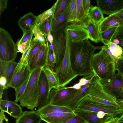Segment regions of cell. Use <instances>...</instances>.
I'll return each instance as SVG.
<instances>
[{"instance_id":"obj_1","label":"cell","mask_w":123,"mask_h":123,"mask_svg":"<svg viewBox=\"0 0 123 123\" xmlns=\"http://www.w3.org/2000/svg\"><path fill=\"white\" fill-rule=\"evenodd\" d=\"M96 49V46L92 45L88 40L77 43L72 42L71 63L73 71L78 76L89 79L95 75L92 68L91 62Z\"/></svg>"},{"instance_id":"obj_2","label":"cell","mask_w":123,"mask_h":123,"mask_svg":"<svg viewBox=\"0 0 123 123\" xmlns=\"http://www.w3.org/2000/svg\"><path fill=\"white\" fill-rule=\"evenodd\" d=\"M84 98L101 104L120 108L116 96L104 86L99 78L95 75L92 80Z\"/></svg>"},{"instance_id":"obj_3","label":"cell","mask_w":123,"mask_h":123,"mask_svg":"<svg viewBox=\"0 0 123 123\" xmlns=\"http://www.w3.org/2000/svg\"><path fill=\"white\" fill-rule=\"evenodd\" d=\"M91 66L95 74L99 77L103 84L109 82L116 74L115 63L103 49L93 55Z\"/></svg>"},{"instance_id":"obj_4","label":"cell","mask_w":123,"mask_h":123,"mask_svg":"<svg viewBox=\"0 0 123 123\" xmlns=\"http://www.w3.org/2000/svg\"><path fill=\"white\" fill-rule=\"evenodd\" d=\"M43 68H37L30 73L27 86L19 101L21 106L31 111L37 107L39 98V80Z\"/></svg>"},{"instance_id":"obj_5","label":"cell","mask_w":123,"mask_h":123,"mask_svg":"<svg viewBox=\"0 0 123 123\" xmlns=\"http://www.w3.org/2000/svg\"><path fill=\"white\" fill-rule=\"evenodd\" d=\"M66 47L63 59L60 66L54 69L58 80L59 87L66 86L78 76L73 71L70 57V49L72 42L71 38L66 31Z\"/></svg>"},{"instance_id":"obj_6","label":"cell","mask_w":123,"mask_h":123,"mask_svg":"<svg viewBox=\"0 0 123 123\" xmlns=\"http://www.w3.org/2000/svg\"><path fill=\"white\" fill-rule=\"evenodd\" d=\"M18 52L17 46L9 32L0 28V60L14 61Z\"/></svg>"},{"instance_id":"obj_7","label":"cell","mask_w":123,"mask_h":123,"mask_svg":"<svg viewBox=\"0 0 123 123\" xmlns=\"http://www.w3.org/2000/svg\"><path fill=\"white\" fill-rule=\"evenodd\" d=\"M80 90L75 89L73 86L52 89L51 90L49 94L50 104L67 107L78 95Z\"/></svg>"},{"instance_id":"obj_8","label":"cell","mask_w":123,"mask_h":123,"mask_svg":"<svg viewBox=\"0 0 123 123\" xmlns=\"http://www.w3.org/2000/svg\"><path fill=\"white\" fill-rule=\"evenodd\" d=\"M51 32L53 37V44L56 57L55 69L60 66L64 57L66 47V35L65 28Z\"/></svg>"},{"instance_id":"obj_9","label":"cell","mask_w":123,"mask_h":123,"mask_svg":"<svg viewBox=\"0 0 123 123\" xmlns=\"http://www.w3.org/2000/svg\"><path fill=\"white\" fill-rule=\"evenodd\" d=\"M76 109L94 112L102 111L115 116L122 112L119 108L98 104L85 98L80 102Z\"/></svg>"},{"instance_id":"obj_10","label":"cell","mask_w":123,"mask_h":123,"mask_svg":"<svg viewBox=\"0 0 123 123\" xmlns=\"http://www.w3.org/2000/svg\"><path fill=\"white\" fill-rule=\"evenodd\" d=\"M29 65L27 63L19 61L14 71L8 87L15 89L22 85L30 75Z\"/></svg>"},{"instance_id":"obj_11","label":"cell","mask_w":123,"mask_h":123,"mask_svg":"<svg viewBox=\"0 0 123 123\" xmlns=\"http://www.w3.org/2000/svg\"><path fill=\"white\" fill-rule=\"evenodd\" d=\"M73 112L87 123H104L115 116L102 111L94 112L76 109Z\"/></svg>"},{"instance_id":"obj_12","label":"cell","mask_w":123,"mask_h":123,"mask_svg":"<svg viewBox=\"0 0 123 123\" xmlns=\"http://www.w3.org/2000/svg\"><path fill=\"white\" fill-rule=\"evenodd\" d=\"M39 98L37 108L39 109L50 104V90L49 82L42 69L40 75L39 82Z\"/></svg>"},{"instance_id":"obj_13","label":"cell","mask_w":123,"mask_h":123,"mask_svg":"<svg viewBox=\"0 0 123 123\" xmlns=\"http://www.w3.org/2000/svg\"><path fill=\"white\" fill-rule=\"evenodd\" d=\"M46 45H42L40 49L32 58L28 64L30 73L39 68H43L47 66V59L49 51L48 41L47 36H44Z\"/></svg>"},{"instance_id":"obj_14","label":"cell","mask_w":123,"mask_h":123,"mask_svg":"<svg viewBox=\"0 0 123 123\" xmlns=\"http://www.w3.org/2000/svg\"><path fill=\"white\" fill-rule=\"evenodd\" d=\"M74 43H77L90 39L88 32L86 28L71 24L65 28Z\"/></svg>"},{"instance_id":"obj_15","label":"cell","mask_w":123,"mask_h":123,"mask_svg":"<svg viewBox=\"0 0 123 123\" xmlns=\"http://www.w3.org/2000/svg\"><path fill=\"white\" fill-rule=\"evenodd\" d=\"M97 6L103 14L109 16L123 8V0H97Z\"/></svg>"},{"instance_id":"obj_16","label":"cell","mask_w":123,"mask_h":123,"mask_svg":"<svg viewBox=\"0 0 123 123\" xmlns=\"http://www.w3.org/2000/svg\"><path fill=\"white\" fill-rule=\"evenodd\" d=\"M0 109L1 111L7 113L16 119L23 112L22 108L15 102L2 99H0Z\"/></svg>"},{"instance_id":"obj_17","label":"cell","mask_w":123,"mask_h":123,"mask_svg":"<svg viewBox=\"0 0 123 123\" xmlns=\"http://www.w3.org/2000/svg\"><path fill=\"white\" fill-rule=\"evenodd\" d=\"M74 112H56L40 116L42 120L47 123H59L75 116Z\"/></svg>"},{"instance_id":"obj_18","label":"cell","mask_w":123,"mask_h":123,"mask_svg":"<svg viewBox=\"0 0 123 123\" xmlns=\"http://www.w3.org/2000/svg\"><path fill=\"white\" fill-rule=\"evenodd\" d=\"M76 18L74 24L86 29L91 19L84 10L82 5V0H76Z\"/></svg>"},{"instance_id":"obj_19","label":"cell","mask_w":123,"mask_h":123,"mask_svg":"<svg viewBox=\"0 0 123 123\" xmlns=\"http://www.w3.org/2000/svg\"><path fill=\"white\" fill-rule=\"evenodd\" d=\"M103 85L116 97L123 90V79L118 73L115 74L109 82Z\"/></svg>"},{"instance_id":"obj_20","label":"cell","mask_w":123,"mask_h":123,"mask_svg":"<svg viewBox=\"0 0 123 123\" xmlns=\"http://www.w3.org/2000/svg\"><path fill=\"white\" fill-rule=\"evenodd\" d=\"M123 24L122 20L114 14L105 18L98 25L99 31L101 33L114 27H119Z\"/></svg>"},{"instance_id":"obj_21","label":"cell","mask_w":123,"mask_h":123,"mask_svg":"<svg viewBox=\"0 0 123 123\" xmlns=\"http://www.w3.org/2000/svg\"><path fill=\"white\" fill-rule=\"evenodd\" d=\"M18 63L14 61L6 62L0 60V76H4L6 78L7 87Z\"/></svg>"},{"instance_id":"obj_22","label":"cell","mask_w":123,"mask_h":123,"mask_svg":"<svg viewBox=\"0 0 123 123\" xmlns=\"http://www.w3.org/2000/svg\"><path fill=\"white\" fill-rule=\"evenodd\" d=\"M42 120L35 111H25L16 119L15 123H41Z\"/></svg>"},{"instance_id":"obj_23","label":"cell","mask_w":123,"mask_h":123,"mask_svg":"<svg viewBox=\"0 0 123 123\" xmlns=\"http://www.w3.org/2000/svg\"><path fill=\"white\" fill-rule=\"evenodd\" d=\"M36 16L32 12H29L21 17L18 21V25L22 30H30L36 24Z\"/></svg>"},{"instance_id":"obj_24","label":"cell","mask_w":123,"mask_h":123,"mask_svg":"<svg viewBox=\"0 0 123 123\" xmlns=\"http://www.w3.org/2000/svg\"><path fill=\"white\" fill-rule=\"evenodd\" d=\"M40 116L56 112H71L73 111L67 106H61L50 104L35 111Z\"/></svg>"},{"instance_id":"obj_25","label":"cell","mask_w":123,"mask_h":123,"mask_svg":"<svg viewBox=\"0 0 123 123\" xmlns=\"http://www.w3.org/2000/svg\"><path fill=\"white\" fill-rule=\"evenodd\" d=\"M67 8L56 18L54 19L52 18L51 31H56L64 28L70 24L67 22L66 18Z\"/></svg>"},{"instance_id":"obj_26","label":"cell","mask_w":123,"mask_h":123,"mask_svg":"<svg viewBox=\"0 0 123 123\" xmlns=\"http://www.w3.org/2000/svg\"><path fill=\"white\" fill-rule=\"evenodd\" d=\"M98 25L91 19L86 28L90 36L89 39L96 43L102 42L101 33L99 31Z\"/></svg>"},{"instance_id":"obj_27","label":"cell","mask_w":123,"mask_h":123,"mask_svg":"<svg viewBox=\"0 0 123 123\" xmlns=\"http://www.w3.org/2000/svg\"><path fill=\"white\" fill-rule=\"evenodd\" d=\"M49 85L50 90L56 89L59 87L58 79L55 73L53 70L48 66L43 68Z\"/></svg>"},{"instance_id":"obj_28","label":"cell","mask_w":123,"mask_h":123,"mask_svg":"<svg viewBox=\"0 0 123 123\" xmlns=\"http://www.w3.org/2000/svg\"><path fill=\"white\" fill-rule=\"evenodd\" d=\"M91 83L82 86L79 93L67 107L73 111L76 109L80 102L85 97L86 92L89 87Z\"/></svg>"},{"instance_id":"obj_29","label":"cell","mask_w":123,"mask_h":123,"mask_svg":"<svg viewBox=\"0 0 123 123\" xmlns=\"http://www.w3.org/2000/svg\"><path fill=\"white\" fill-rule=\"evenodd\" d=\"M118 27H112L101 33L102 42L104 45H107L116 38Z\"/></svg>"},{"instance_id":"obj_30","label":"cell","mask_w":123,"mask_h":123,"mask_svg":"<svg viewBox=\"0 0 123 123\" xmlns=\"http://www.w3.org/2000/svg\"><path fill=\"white\" fill-rule=\"evenodd\" d=\"M103 14L97 6L91 5L89 15L91 20L95 23L99 25L101 22L105 18Z\"/></svg>"},{"instance_id":"obj_31","label":"cell","mask_w":123,"mask_h":123,"mask_svg":"<svg viewBox=\"0 0 123 123\" xmlns=\"http://www.w3.org/2000/svg\"><path fill=\"white\" fill-rule=\"evenodd\" d=\"M76 0H71L66 12V18L68 22L75 24L76 18Z\"/></svg>"},{"instance_id":"obj_32","label":"cell","mask_w":123,"mask_h":123,"mask_svg":"<svg viewBox=\"0 0 123 123\" xmlns=\"http://www.w3.org/2000/svg\"><path fill=\"white\" fill-rule=\"evenodd\" d=\"M58 1L57 0L50 8L36 16V25L39 26L53 15Z\"/></svg>"},{"instance_id":"obj_33","label":"cell","mask_w":123,"mask_h":123,"mask_svg":"<svg viewBox=\"0 0 123 123\" xmlns=\"http://www.w3.org/2000/svg\"><path fill=\"white\" fill-rule=\"evenodd\" d=\"M71 0H58L52 18L54 19L63 12L68 7Z\"/></svg>"},{"instance_id":"obj_34","label":"cell","mask_w":123,"mask_h":123,"mask_svg":"<svg viewBox=\"0 0 123 123\" xmlns=\"http://www.w3.org/2000/svg\"><path fill=\"white\" fill-rule=\"evenodd\" d=\"M107 46L113 55L117 59L119 60L123 58L122 55L123 50L119 45L116 44L112 42Z\"/></svg>"},{"instance_id":"obj_35","label":"cell","mask_w":123,"mask_h":123,"mask_svg":"<svg viewBox=\"0 0 123 123\" xmlns=\"http://www.w3.org/2000/svg\"><path fill=\"white\" fill-rule=\"evenodd\" d=\"M31 30L32 31L35 39L38 41L40 42L43 45L46 46V43L45 39L38 26L36 25Z\"/></svg>"},{"instance_id":"obj_36","label":"cell","mask_w":123,"mask_h":123,"mask_svg":"<svg viewBox=\"0 0 123 123\" xmlns=\"http://www.w3.org/2000/svg\"><path fill=\"white\" fill-rule=\"evenodd\" d=\"M52 16L38 26L40 29L44 36H47L49 31H51V25Z\"/></svg>"},{"instance_id":"obj_37","label":"cell","mask_w":123,"mask_h":123,"mask_svg":"<svg viewBox=\"0 0 123 123\" xmlns=\"http://www.w3.org/2000/svg\"><path fill=\"white\" fill-rule=\"evenodd\" d=\"M38 42V41L35 37L32 39L30 45L23 53L22 56L19 61L20 62L28 63L27 59L30 52L33 47Z\"/></svg>"},{"instance_id":"obj_38","label":"cell","mask_w":123,"mask_h":123,"mask_svg":"<svg viewBox=\"0 0 123 123\" xmlns=\"http://www.w3.org/2000/svg\"><path fill=\"white\" fill-rule=\"evenodd\" d=\"M29 76L30 75L26 81L22 85L15 89L16 97L15 102L17 103L19 101L21 97L25 90L28 82Z\"/></svg>"},{"instance_id":"obj_39","label":"cell","mask_w":123,"mask_h":123,"mask_svg":"<svg viewBox=\"0 0 123 123\" xmlns=\"http://www.w3.org/2000/svg\"><path fill=\"white\" fill-rule=\"evenodd\" d=\"M23 35L21 38L17 42L16 45L27 41L28 39L31 40L33 34L32 31L29 29H26L22 30Z\"/></svg>"},{"instance_id":"obj_40","label":"cell","mask_w":123,"mask_h":123,"mask_svg":"<svg viewBox=\"0 0 123 123\" xmlns=\"http://www.w3.org/2000/svg\"><path fill=\"white\" fill-rule=\"evenodd\" d=\"M43 45L40 42H38L33 47L27 59L28 64L34 56L38 52Z\"/></svg>"},{"instance_id":"obj_41","label":"cell","mask_w":123,"mask_h":123,"mask_svg":"<svg viewBox=\"0 0 123 123\" xmlns=\"http://www.w3.org/2000/svg\"><path fill=\"white\" fill-rule=\"evenodd\" d=\"M31 40L28 39L25 41L17 45V46L18 52L23 53L30 45Z\"/></svg>"},{"instance_id":"obj_42","label":"cell","mask_w":123,"mask_h":123,"mask_svg":"<svg viewBox=\"0 0 123 123\" xmlns=\"http://www.w3.org/2000/svg\"><path fill=\"white\" fill-rule=\"evenodd\" d=\"M0 99H2V95L4 90L7 88V82L6 78L3 76H1L0 77Z\"/></svg>"},{"instance_id":"obj_43","label":"cell","mask_w":123,"mask_h":123,"mask_svg":"<svg viewBox=\"0 0 123 123\" xmlns=\"http://www.w3.org/2000/svg\"><path fill=\"white\" fill-rule=\"evenodd\" d=\"M56 62L53 54L49 50L47 59V66L52 69H54Z\"/></svg>"},{"instance_id":"obj_44","label":"cell","mask_w":123,"mask_h":123,"mask_svg":"<svg viewBox=\"0 0 123 123\" xmlns=\"http://www.w3.org/2000/svg\"><path fill=\"white\" fill-rule=\"evenodd\" d=\"M59 123H87L81 117L76 115L75 116Z\"/></svg>"},{"instance_id":"obj_45","label":"cell","mask_w":123,"mask_h":123,"mask_svg":"<svg viewBox=\"0 0 123 123\" xmlns=\"http://www.w3.org/2000/svg\"><path fill=\"white\" fill-rule=\"evenodd\" d=\"M96 49H103L105 50L112 58L115 64L117 63L118 61L119 60L117 59L113 55L107 45H104L102 46H96Z\"/></svg>"},{"instance_id":"obj_46","label":"cell","mask_w":123,"mask_h":123,"mask_svg":"<svg viewBox=\"0 0 123 123\" xmlns=\"http://www.w3.org/2000/svg\"><path fill=\"white\" fill-rule=\"evenodd\" d=\"M116 70L123 79V58L119 60L115 64Z\"/></svg>"},{"instance_id":"obj_47","label":"cell","mask_w":123,"mask_h":123,"mask_svg":"<svg viewBox=\"0 0 123 123\" xmlns=\"http://www.w3.org/2000/svg\"><path fill=\"white\" fill-rule=\"evenodd\" d=\"M90 0H82V5L84 10L86 14L88 16L89 9L90 7Z\"/></svg>"},{"instance_id":"obj_48","label":"cell","mask_w":123,"mask_h":123,"mask_svg":"<svg viewBox=\"0 0 123 123\" xmlns=\"http://www.w3.org/2000/svg\"><path fill=\"white\" fill-rule=\"evenodd\" d=\"M7 0H0V16L4 10L7 7Z\"/></svg>"},{"instance_id":"obj_49","label":"cell","mask_w":123,"mask_h":123,"mask_svg":"<svg viewBox=\"0 0 123 123\" xmlns=\"http://www.w3.org/2000/svg\"><path fill=\"white\" fill-rule=\"evenodd\" d=\"M93 76L89 79H87L84 78H81L79 80L78 83L82 86L88 83L91 82Z\"/></svg>"},{"instance_id":"obj_50","label":"cell","mask_w":123,"mask_h":123,"mask_svg":"<svg viewBox=\"0 0 123 123\" xmlns=\"http://www.w3.org/2000/svg\"><path fill=\"white\" fill-rule=\"evenodd\" d=\"M123 36V24L118 27L117 33L116 38Z\"/></svg>"},{"instance_id":"obj_51","label":"cell","mask_w":123,"mask_h":123,"mask_svg":"<svg viewBox=\"0 0 123 123\" xmlns=\"http://www.w3.org/2000/svg\"><path fill=\"white\" fill-rule=\"evenodd\" d=\"M118 118L114 117L104 123H120L118 121Z\"/></svg>"},{"instance_id":"obj_52","label":"cell","mask_w":123,"mask_h":123,"mask_svg":"<svg viewBox=\"0 0 123 123\" xmlns=\"http://www.w3.org/2000/svg\"><path fill=\"white\" fill-rule=\"evenodd\" d=\"M48 41L51 43H53L54 40L53 37L51 34V31H49L47 36Z\"/></svg>"},{"instance_id":"obj_53","label":"cell","mask_w":123,"mask_h":123,"mask_svg":"<svg viewBox=\"0 0 123 123\" xmlns=\"http://www.w3.org/2000/svg\"><path fill=\"white\" fill-rule=\"evenodd\" d=\"M115 14L122 20L123 23V8Z\"/></svg>"},{"instance_id":"obj_54","label":"cell","mask_w":123,"mask_h":123,"mask_svg":"<svg viewBox=\"0 0 123 123\" xmlns=\"http://www.w3.org/2000/svg\"><path fill=\"white\" fill-rule=\"evenodd\" d=\"M4 112L1 111L0 113V123H3V121L6 119V116Z\"/></svg>"},{"instance_id":"obj_55","label":"cell","mask_w":123,"mask_h":123,"mask_svg":"<svg viewBox=\"0 0 123 123\" xmlns=\"http://www.w3.org/2000/svg\"><path fill=\"white\" fill-rule=\"evenodd\" d=\"M118 39L119 41V45L122 49L123 50L122 54V56L123 57V36L118 38Z\"/></svg>"},{"instance_id":"obj_56","label":"cell","mask_w":123,"mask_h":123,"mask_svg":"<svg viewBox=\"0 0 123 123\" xmlns=\"http://www.w3.org/2000/svg\"><path fill=\"white\" fill-rule=\"evenodd\" d=\"M117 99H123V90L116 96Z\"/></svg>"},{"instance_id":"obj_57","label":"cell","mask_w":123,"mask_h":123,"mask_svg":"<svg viewBox=\"0 0 123 123\" xmlns=\"http://www.w3.org/2000/svg\"><path fill=\"white\" fill-rule=\"evenodd\" d=\"M117 101L120 106V109L123 108V99H117Z\"/></svg>"},{"instance_id":"obj_58","label":"cell","mask_w":123,"mask_h":123,"mask_svg":"<svg viewBox=\"0 0 123 123\" xmlns=\"http://www.w3.org/2000/svg\"><path fill=\"white\" fill-rule=\"evenodd\" d=\"M112 42L114 43L117 45H118L119 43V41L117 39H114L113 40Z\"/></svg>"},{"instance_id":"obj_59","label":"cell","mask_w":123,"mask_h":123,"mask_svg":"<svg viewBox=\"0 0 123 123\" xmlns=\"http://www.w3.org/2000/svg\"><path fill=\"white\" fill-rule=\"evenodd\" d=\"M118 121L120 123H123V112L121 116L119 118Z\"/></svg>"}]
</instances>
